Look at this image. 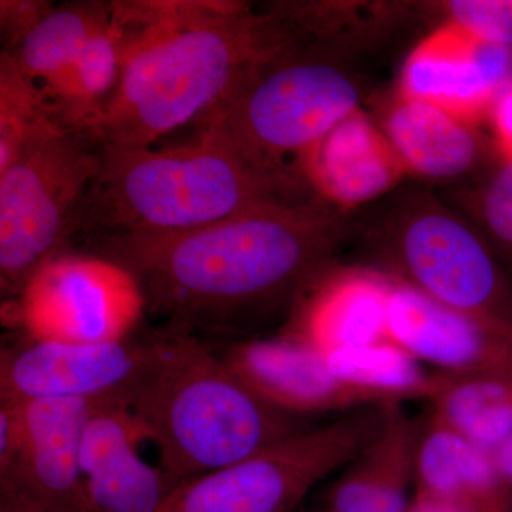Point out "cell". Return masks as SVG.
I'll return each mask as SVG.
<instances>
[{
    "instance_id": "obj_18",
    "label": "cell",
    "mask_w": 512,
    "mask_h": 512,
    "mask_svg": "<svg viewBox=\"0 0 512 512\" xmlns=\"http://www.w3.org/2000/svg\"><path fill=\"white\" fill-rule=\"evenodd\" d=\"M419 423L389 406L379 429L320 490L311 511L407 512Z\"/></svg>"
},
{
    "instance_id": "obj_2",
    "label": "cell",
    "mask_w": 512,
    "mask_h": 512,
    "mask_svg": "<svg viewBox=\"0 0 512 512\" xmlns=\"http://www.w3.org/2000/svg\"><path fill=\"white\" fill-rule=\"evenodd\" d=\"M119 82L82 128L100 147H153L198 123L301 37L244 2H114Z\"/></svg>"
},
{
    "instance_id": "obj_19",
    "label": "cell",
    "mask_w": 512,
    "mask_h": 512,
    "mask_svg": "<svg viewBox=\"0 0 512 512\" xmlns=\"http://www.w3.org/2000/svg\"><path fill=\"white\" fill-rule=\"evenodd\" d=\"M377 123L402 161L407 175L451 181L473 173L484 156L478 127L424 101L394 90L380 103Z\"/></svg>"
},
{
    "instance_id": "obj_9",
    "label": "cell",
    "mask_w": 512,
    "mask_h": 512,
    "mask_svg": "<svg viewBox=\"0 0 512 512\" xmlns=\"http://www.w3.org/2000/svg\"><path fill=\"white\" fill-rule=\"evenodd\" d=\"M146 311L136 276L96 254L56 256L18 296L20 325L32 340L117 342L130 338Z\"/></svg>"
},
{
    "instance_id": "obj_20",
    "label": "cell",
    "mask_w": 512,
    "mask_h": 512,
    "mask_svg": "<svg viewBox=\"0 0 512 512\" xmlns=\"http://www.w3.org/2000/svg\"><path fill=\"white\" fill-rule=\"evenodd\" d=\"M414 491L467 505L477 512L512 510L494 453L430 412L417 431Z\"/></svg>"
},
{
    "instance_id": "obj_15",
    "label": "cell",
    "mask_w": 512,
    "mask_h": 512,
    "mask_svg": "<svg viewBox=\"0 0 512 512\" xmlns=\"http://www.w3.org/2000/svg\"><path fill=\"white\" fill-rule=\"evenodd\" d=\"M222 359L259 399L296 419L377 407L343 383L325 356L282 332L235 343Z\"/></svg>"
},
{
    "instance_id": "obj_25",
    "label": "cell",
    "mask_w": 512,
    "mask_h": 512,
    "mask_svg": "<svg viewBox=\"0 0 512 512\" xmlns=\"http://www.w3.org/2000/svg\"><path fill=\"white\" fill-rule=\"evenodd\" d=\"M464 205L470 221L512 274V160H498L493 173L464 195Z\"/></svg>"
},
{
    "instance_id": "obj_27",
    "label": "cell",
    "mask_w": 512,
    "mask_h": 512,
    "mask_svg": "<svg viewBox=\"0 0 512 512\" xmlns=\"http://www.w3.org/2000/svg\"><path fill=\"white\" fill-rule=\"evenodd\" d=\"M23 426L20 404L0 400V481L15 473L22 453Z\"/></svg>"
},
{
    "instance_id": "obj_28",
    "label": "cell",
    "mask_w": 512,
    "mask_h": 512,
    "mask_svg": "<svg viewBox=\"0 0 512 512\" xmlns=\"http://www.w3.org/2000/svg\"><path fill=\"white\" fill-rule=\"evenodd\" d=\"M55 8L43 2H10L2 0V32L8 40V47L3 52H10L28 36L47 13Z\"/></svg>"
},
{
    "instance_id": "obj_16",
    "label": "cell",
    "mask_w": 512,
    "mask_h": 512,
    "mask_svg": "<svg viewBox=\"0 0 512 512\" xmlns=\"http://www.w3.org/2000/svg\"><path fill=\"white\" fill-rule=\"evenodd\" d=\"M295 173L313 197L340 212L383 197L407 175L382 127L362 109L313 144Z\"/></svg>"
},
{
    "instance_id": "obj_30",
    "label": "cell",
    "mask_w": 512,
    "mask_h": 512,
    "mask_svg": "<svg viewBox=\"0 0 512 512\" xmlns=\"http://www.w3.org/2000/svg\"><path fill=\"white\" fill-rule=\"evenodd\" d=\"M0 512H64L22 491L0 488Z\"/></svg>"
},
{
    "instance_id": "obj_32",
    "label": "cell",
    "mask_w": 512,
    "mask_h": 512,
    "mask_svg": "<svg viewBox=\"0 0 512 512\" xmlns=\"http://www.w3.org/2000/svg\"><path fill=\"white\" fill-rule=\"evenodd\" d=\"M494 458L505 490L512 500V436L505 441L503 446L494 451Z\"/></svg>"
},
{
    "instance_id": "obj_22",
    "label": "cell",
    "mask_w": 512,
    "mask_h": 512,
    "mask_svg": "<svg viewBox=\"0 0 512 512\" xmlns=\"http://www.w3.org/2000/svg\"><path fill=\"white\" fill-rule=\"evenodd\" d=\"M111 3L55 6L8 53L32 82L49 93L82 55L90 37L109 23Z\"/></svg>"
},
{
    "instance_id": "obj_31",
    "label": "cell",
    "mask_w": 512,
    "mask_h": 512,
    "mask_svg": "<svg viewBox=\"0 0 512 512\" xmlns=\"http://www.w3.org/2000/svg\"><path fill=\"white\" fill-rule=\"evenodd\" d=\"M407 512H477L467 505L414 491Z\"/></svg>"
},
{
    "instance_id": "obj_5",
    "label": "cell",
    "mask_w": 512,
    "mask_h": 512,
    "mask_svg": "<svg viewBox=\"0 0 512 512\" xmlns=\"http://www.w3.org/2000/svg\"><path fill=\"white\" fill-rule=\"evenodd\" d=\"M343 49L299 37L198 126L215 128L259 170L306 190L295 173L296 161L362 109L365 99L362 79L350 69Z\"/></svg>"
},
{
    "instance_id": "obj_33",
    "label": "cell",
    "mask_w": 512,
    "mask_h": 512,
    "mask_svg": "<svg viewBox=\"0 0 512 512\" xmlns=\"http://www.w3.org/2000/svg\"><path fill=\"white\" fill-rule=\"evenodd\" d=\"M501 512H512V510H505V511H501Z\"/></svg>"
},
{
    "instance_id": "obj_21",
    "label": "cell",
    "mask_w": 512,
    "mask_h": 512,
    "mask_svg": "<svg viewBox=\"0 0 512 512\" xmlns=\"http://www.w3.org/2000/svg\"><path fill=\"white\" fill-rule=\"evenodd\" d=\"M430 412L494 453L512 436V367L474 375L439 373Z\"/></svg>"
},
{
    "instance_id": "obj_8",
    "label": "cell",
    "mask_w": 512,
    "mask_h": 512,
    "mask_svg": "<svg viewBox=\"0 0 512 512\" xmlns=\"http://www.w3.org/2000/svg\"><path fill=\"white\" fill-rule=\"evenodd\" d=\"M386 407L343 414L255 454L177 485L161 512H299L326 478L362 450Z\"/></svg>"
},
{
    "instance_id": "obj_7",
    "label": "cell",
    "mask_w": 512,
    "mask_h": 512,
    "mask_svg": "<svg viewBox=\"0 0 512 512\" xmlns=\"http://www.w3.org/2000/svg\"><path fill=\"white\" fill-rule=\"evenodd\" d=\"M100 146L62 121L37 131L0 173V279L19 296L67 251L74 218L100 167Z\"/></svg>"
},
{
    "instance_id": "obj_6",
    "label": "cell",
    "mask_w": 512,
    "mask_h": 512,
    "mask_svg": "<svg viewBox=\"0 0 512 512\" xmlns=\"http://www.w3.org/2000/svg\"><path fill=\"white\" fill-rule=\"evenodd\" d=\"M372 235L376 268L434 301L512 330V279L463 214L427 192L407 195Z\"/></svg>"
},
{
    "instance_id": "obj_34",
    "label": "cell",
    "mask_w": 512,
    "mask_h": 512,
    "mask_svg": "<svg viewBox=\"0 0 512 512\" xmlns=\"http://www.w3.org/2000/svg\"><path fill=\"white\" fill-rule=\"evenodd\" d=\"M299 512H305V508H302V510H301V511H299Z\"/></svg>"
},
{
    "instance_id": "obj_10",
    "label": "cell",
    "mask_w": 512,
    "mask_h": 512,
    "mask_svg": "<svg viewBox=\"0 0 512 512\" xmlns=\"http://www.w3.org/2000/svg\"><path fill=\"white\" fill-rule=\"evenodd\" d=\"M158 338L104 343L32 340L2 350L0 400L110 399L131 392L156 357Z\"/></svg>"
},
{
    "instance_id": "obj_24",
    "label": "cell",
    "mask_w": 512,
    "mask_h": 512,
    "mask_svg": "<svg viewBox=\"0 0 512 512\" xmlns=\"http://www.w3.org/2000/svg\"><path fill=\"white\" fill-rule=\"evenodd\" d=\"M62 121L42 87L23 74L15 60L0 57V173L5 171L30 138ZM63 123V121H62Z\"/></svg>"
},
{
    "instance_id": "obj_11",
    "label": "cell",
    "mask_w": 512,
    "mask_h": 512,
    "mask_svg": "<svg viewBox=\"0 0 512 512\" xmlns=\"http://www.w3.org/2000/svg\"><path fill=\"white\" fill-rule=\"evenodd\" d=\"M512 79V50L440 22L410 50L396 92L480 126Z\"/></svg>"
},
{
    "instance_id": "obj_26",
    "label": "cell",
    "mask_w": 512,
    "mask_h": 512,
    "mask_svg": "<svg viewBox=\"0 0 512 512\" xmlns=\"http://www.w3.org/2000/svg\"><path fill=\"white\" fill-rule=\"evenodd\" d=\"M441 22L453 23L477 39L512 50V0H448L429 3Z\"/></svg>"
},
{
    "instance_id": "obj_13",
    "label": "cell",
    "mask_w": 512,
    "mask_h": 512,
    "mask_svg": "<svg viewBox=\"0 0 512 512\" xmlns=\"http://www.w3.org/2000/svg\"><path fill=\"white\" fill-rule=\"evenodd\" d=\"M110 399H40L20 404L23 443L15 473L0 481L64 512H92L82 474L84 433Z\"/></svg>"
},
{
    "instance_id": "obj_1",
    "label": "cell",
    "mask_w": 512,
    "mask_h": 512,
    "mask_svg": "<svg viewBox=\"0 0 512 512\" xmlns=\"http://www.w3.org/2000/svg\"><path fill=\"white\" fill-rule=\"evenodd\" d=\"M350 234L345 212L318 198L268 202L171 234L87 239L140 282L147 311L171 332L227 330L282 303L292 308Z\"/></svg>"
},
{
    "instance_id": "obj_14",
    "label": "cell",
    "mask_w": 512,
    "mask_h": 512,
    "mask_svg": "<svg viewBox=\"0 0 512 512\" xmlns=\"http://www.w3.org/2000/svg\"><path fill=\"white\" fill-rule=\"evenodd\" d=\"M392 275L373 265L333 262L303 289L282 333L323 356L387 338Z\"/></svg>"
},
{
    "instance_id": "obj_3",
    "label": "cell",
    "mask_w": 512,
    "mask_h": 512,
    "mask_svg": "<svg viewBox=\"0 0 512 512\" xmlns=\"http://www.w3.org/2000/svg\"><path fill=\"white\" fill-rule=\"evenodd\" d=\"M181 146L100 147V167L74 218L72 241L171 234L268 202L315 198L259 170L224 134L198 126Z\"/></svg>"
},
{
    "instance_id": "obj_12",
    "label": "cell",
    "mask_w": 512,
    "mask_h": 512,
    "mask_svg": "<svg viewBox=\"0 0 512 512\" xmlns=\"http://www.w3.org/2000/svg\"><path fill=\"white\" fill-rule=\"evenodd\" d=\"M392 278L387 338L421 365L451 376L512 367V330L443 305Z\"/></svg>"
},
{
    "instance_id": "obj_4",
    "label": "cell",
    "mask_w": 512,
    "mask_h": 512,
    "mask_svg": "<svg viewBox=\"0 0 512 512\" xmlns=\"http://www.w3.org/2000/svg\"><path fill=\"white\" fill-rule=\"evenodd\" d=\"M128 409L174 487L308 427L259 399L200 339L171 330L158 336Z\"/></svg>"
},
{
    "instance_id": "obj_29",
    "label": "cell",
    "mask_w": 512,
    "mask_h": 512,
    "mask_svg": "<svg viewBox=\"0 0 512 512\" xmlns=\"http://www.w3.org/2000/svg\"><path fill=\"white\" fill-rule=\"evenodd\" d=\"M487 123L493 134V146L498 160H512V79L498 94Z\"/></svg>"
},
{
    "instance_id": "obj_17",
    "label": "cell",
    "mask_w": 512,
    "mask_h": 512,
    "mask_svg": "<svg viewBox=\"0 0 512 512\" xmlns=\"http://www.w3.org/2000/svg\"><path fill=\"white\" fill-rule=\"evenodd\" d=\"M146 434L127 403L104 407L84 433L82 474L92 512H161L174 490L140 453Z\"/></svg>"
},
{
    "instance_id": "obj_23",
    "label": "cell",
    "mask_w": 512,
    "mask_h": 512,
    "mask_svg": "<svg viewBox=\"0 0 512 512\" xmlns=\"http://www.w3.org/2000/svg\"><path fill=\"white\" fill-rule=\"evenodd\" d=\"M343 383L362 393L377 407L421 400L429 403L439 373L390 339L325 356Z\"/></svg>"
}]
</instances>
